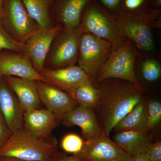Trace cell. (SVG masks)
<instances>
[{"label":"cell","mask_w":161,"mask_h":161,"mask_svg":"<svg viewBox=\"0 0 161 161\" xmlns=\"http://www.w3.org/2000/svg\"><path fill=\"white\" fill-rule=\"evenodd\" d=\"M94 84L98 92L94 112L103 133L109 136L115 126L143 99L145 91L141 84L115 78Z\"/></svg>","instance_id":"1"},{"label":"cell","mask_w":161,"mask_h":161,"mask_svg":"<svg viewBox=\"0 0 161 161\" xmlns=\"http://www.w3.org/2000/svg\"><path fill=\"white\" fill-rule=\"evenodd\" d=\"M113 16L122 34L139 51L148 53L154 49L152 29H161V9L136 13L120 12Z\"/></svg>","instance_id":"2"},{"label":"cell","mask_w":161,"mask_h":161,"mask_svg":"<svg viewBox=\"0 0 161 161\" xmlns=\"http://www.w3.org/2000/svg\"><path fill=\"white\" fill-rule=\"evenodd\" d=\"M58 152L56 143L39 139L23 128L13 133L0 148V157L15 158L26 161H49Z\"/></svg>","instance_id":"3"},{"label":"cell","mask_w":161,"mask_h":161,"mask_svg":"<svg viewBox=\"0 0 161 161\" xmlns=\"http://www.w3.org/2000/svg\"><path fill=\"white\" fill-rule=\"evenodd\" d=\"M80 25L84 32L110 42L113 49L122 46L128 40L121 33L113 15L96 0H90L86 6Z\"/></svg>","instance_id":"4"},{"label":"cell","mask_w":161,"mask_h":161,"mask_svg":"<svg viewBox=\"0 0 161 161\" xmlns=\"http://www.w3.org/2000/svg\"><path fill=\"white\" fill-rule=\"evenodd\" d=\"M141 56V52L129 40L117 49L112 48L108 58L98 72L94 83L115 78L141 84L136 78L135 70L136 60Z\"/></svg>","instance_id":"5"},{"label":"cell","mask_w":161,"mask_h":161,"mask_svg":"<svg viewBox=\"0 0 161 161\" xmlns=\"http://www.w3.org/2000/svg\"><path fill=\"white\" fill-rule=\"evenodd\" d=\"M1 19L7 32L19 43H26L39 28L27 12L22 0H3Z\"/></svg>","instance_id":"6"},{"label":"cell","mask_w":161,"mask_h":161,"mask_svg":"<svg viewBox=\"0 0 161 161\" xmlns=\"http://www.w3.org/2000/svg\"><path fill=\"white\" fill-rule=\"evenodd\" d=\"M112 50L110 42L94 35L84 32L79 41L77 63L94 80L103 66Z\"/></svg>","instance_id":"7"},{"label":"cell","mask_w":161,"mask_h":161,"mask_svg":"<svg viewBox=\"0 0 161 161\" xmlns=\"http://www.w3.org/2000/svg\"><path fill=\"white\" fill-rule=\"evenodd\" d=\"M83 30L63 27L55 41L45 64L49 69H58L75 65L78 60L79 41Z\"/></svg>","instance_id":"8"},{"label":"cell","mask_w":161,"mask_h":161,"mask_svg":"<svg viewBox=\"0 0 161 161\" xmlns=\"http://www.w3.org/2000/svg\"><path fill=\"white\" fill-rule=\"evenodd\" d=\"M74 155L85 161H131L132 158L103 132L85 141L82 150Z\"/></svg>","instance_id":"9"},{"label":"cell","mask_w":161,"mask_h":161,"mask_svg":"<svg viewBox=\"0 0 161 161\" xmlns=\"http://www.w3.org/2000/svg\"><path fill=\"white\" fill-rule=\"evenodd\" d=\"M61 29L59 23L49 28H38L25 43L24 53L30 59L38 73L40 74L45 68L52 44Z\"/></svg>","instance_id":"10"},{"label":"cell","mask_w":161,"mask_h":161,"mask_svg":"<svg viewBox=\"0 0 161 161\" xmlns=\"http://www.w3.org/2000/svg\"><path fill=\"white\" fill-rule=\"evenodd\" d=\"M14 76L48 83L33 66L25 54L9 50L0 51V77Z\"/></svg>","instance_id":"11"},{"label":"cell","mask_w":161,"mask_h":161,"mask_svg":"<svg viewBox=\"0 0 161 161\" xmlns=\"http://www.w3.org/2000/svg\"><path fill=\"white\" fill-rule=\"evenodd\" d=\"M41 103L56 115L59 121L75 107L78 105L66 92L57 87L41 81H36Z\"/></svg>","instance_id":"12"},{"label":"cell","mask_w":161,"mask_h":161,"mask_svg":"<svg viewBox=\"0 0 161 161\" xmlns=\"http://www.w3.org/2000/svg\"><path fill=\"white\" fill-rule=\"evenodd\" d=\"M40 74L48 84L68 94L84 82L92 81L85 71L78 65L58 69L44 68Z\"/></svg>","instance_id":"13"},{"label":"cell","mask_w":161,"mask_h":161,"mask_svg":"<svg viewBox=\"0 0 161 161\" xmlns=\"http://www.w3.org/2000/svg\"><path fill=\"white\" fill-rule=\"evenodd\" d=\"M0 111L12 133L22 130L24 111L4 77H0Z\"/></svg>","instance_id":"14"},{"label":"cell","mask_w":161,"mask_h":161,"mask_svg":"<svg viewBox=\"0 0 161 161\" xmlns=\"http://www.w3.org/2000/svg\"><path fill=\"white\" fill-rule=\"evenodd\" d=\"M59 121L56 115L47 109H36L23 113V128L41 140L46 141Z\"/></svg>","instance_id":"15"},{"label":"cell","mask_w":161,"mask_h":161,"mask_svg":"<svg viewBox=\"0 0 161 161\" xmlns=\"http://www.w3.org/2000/svg\"><path fill=\"white\" fill-rule=\"evenodd\" d=\"M60 121L66 127H80L86 141L95 138L103 132L94 111L81 106L75 107Z\"/></svg>","instance_id":"16"},{"label":"cell","mask_w":161,"mask_h":161,"mask_svg":"<svg viewBox=\"0 0 161 161\" xmlns=\"http://www.w3.org/2000/svg\"><path fill=\"white\" fill-rule=\"evenodd\" d=\"M90 0H53V14L65 28L80 26L81 16Z\"/></svg>","instance_id":"17"},{"label":"cell","mask_w":161,"mask_h":161,"mask_svg":"<svg viewBox=\"0 0 161 161\" xmlns=\"http://www.w3.org/2000/svg\"><path fill=\"white\" fill-rule=\"evenodd\" d=\"M14 92L24 112L40 108L41 101L36 80L14 77H4Z\"/></svg>","instance_id":"18"},{"label":"cell","mask_w":161,"mask_h":161,"mask_svg":"<svg viewBox=\"0 0 161 161\" xmlns=\"http://www.w3.org/2000/svg\"><path fill=\"white\" fill-rule=\"evenodd\" d=\"M113 141L131 156L145 153L151 142L148 131L129 130L117 132Z\"/></svg>","instance_id":"19"},{"label":"cell","mask_w":161,"mask_h":161,"mask_svg":"<svg viewBox=\"0 0 161 161\" xmlns=\"http://www.w3.org/2000/svg\"><path fill=\"white\" fill-rule=\"evenodd\" d=\"M26 10L40 28L51 27L53 0H22Z\"/></svg>","instance_id":"20"},{"label":"cell","mask_w":161,"mask_h":161,"mask_svg":"<svg viewBox=\"0 0 161 161\" xmlns=\"http://www.w3.org/2000/svg\"><path fill=\"white\" fill-rule=\"evenodd\" d=\"M147 121V104L143 98L131 112L119 122L113 130L116 132L129 130L148 131Z\"/></svg>","instance_id":"21"},{"label":"cell","mask_w":161,"mask_h":161,"mask_svg":"<svg viewBox=\"0 0 161 161\" xmlns=\"http://www.w3.org/2000/svg\"><path fill=\"white\" fill-rule=\"evenodd\" d=\"M68 94L78 105L94 111L98 99V92L92 80L81 84Z\"/></svg>","instance_id":"22"},{"label":"cell","mask_w":161,"mask_h":161,"mask_svg":"<svg viewBox=\"0 0 161 161\" xmlns=\"http://www.w3.org/2000/svg\"><path fill=\"white\" fill-rule=\"evenodd\" d=\"M24 49L25 43L16 41L9 34L3 26L0 16V51L9 50L24 53Z\"/></svg>","instance_id":"23"},{"label":"cell","mask_w":161,"mask_h":161,"mask_svg":"<svg viewBox=\"0 0 161 161\" xmlns=\"http://www.w3.org/2000/svg\"><path fill=\"white\" fill-rule=\"evenodd\" d=\"M141 72L145 80L150 82L155 81L161 77L160 64L152 58L145 59L141 66Z\"/></svg>","instance_id":"24"},{"label":"cell","mask_w":161,"mask_h":161,"mask_svg":"<svg viewBox=\"0 0 161 161\" xmlns=\"http://www.w3.org/2000/svg\"><path fill=\"white\" fill-rule=\"evenodd\" d=\"M85 141L77 134L69 133L64 136L60 146L64 151L68 153L77 154L82 150Z\"/></svg>","instance_id":"25"},{"label":"cell","mask_w":161,"mask_h":161,"mask_svg":"<svg viewBox=\"0 0 161 161\" xmlns=\"http://www.w3.org/2000/svg\"><path fill=\"white\" fill-rule=\"evenodd\" d=\"M161 104L157 100H152L147 104V128L148 131L153 130L160 122Z\"/></svg>","instance_id":"26"},{"label":"cell","mask_w":161,"mask_h":161,"mask_svg":"<svg viewBox=\"0 0 161 161\" xmlns=\"http://www.w3.org/2000/svg\"><path fill=\"white\" fill-rule=\"evenodd\" d=\"M150 9H153L152 0H122L120 12L136 13Z\"/></svg>","instance_id":"27"},{"label":"cell","mask_w":161,"mask_h":161,"mask_svg":"<svg viewBox=\"0 0 161 161\" xmlns=\"http://www.w3.org/2000/svg\"><path fill=\"white\" fill-rule=\"evenodd\" d=\"M96 1L112 15L117 14L121 11L122 0H96Z\"/></svg>","instance_id":"28"},{"label":"cell","mask_w":161,"mask_h":161,"mask_svg":"<svg viewBox=\"0 0 161 161\" xmlns=\"http://www.w3.org/2000/svg\"><path fill=\"white\" fill-rule=\"evenodd\" d=\"M150 161H161V142H150L146 151Z\"/></svg>","instance_id":"29"},{"label":"cell","mask_w":161,"mask_h":161,"mask_svg":"<svg viewBox=\"0 0 161 161\" xmlns=\"http://www.w3.org/2000/svg\"><path fill=\"white\" fill-rule=\"evenodd\" d=\"M12 133L0 111V148L5 145Z\"/></svg>","instance_id":"30"},{"label":"cell","mask_w":161,"mask_h":161,"mask_svg":"<svg viewBox=\"0 0 161 161\" xmlns=\"http://www.w3.org/2000/svg\"><path fill=\"white\" fill-rule=\"evenodd\" d=\"M49 161H85L75 155L68 156L58 152L55 153Z\"/></svg>","instance_id":"31"},{"label":"cell","mask_w":161,"mask_h":161,"mask_svg":"<svg viewBox=\"0 0 161 161\" xmlns=\"http://www.w3.org/2000/svg\"><path fill=\"white\" fill-rule=\"evenodd\" d=\"M131 161H150L147 153H142L139 155L132 156Z\"/></svg>","instance_id":"32"},{"label":"cell","mask_w":161,"mask_h":161,"mask_svg":"<svg viewBox=\"0 0 161 161\" xmlns=\"http://www.w3.org/2000/svg\"><path fill=\"white\" fill-rule=\"evenodd\" d=\"M153 9H161V0H152Z\"/></svg>","instance_id":"33"},{"label":"cell","mask_w":161,"mask_h":161,"mask_svg":"<svg viewBox=\"0 0 161 161\" xmlns=\"http://www.w3.org/2000/svg\"><path fill=\"white\" fill-rule=\"evenodd\" d=\"M0 161H26L15 158L9 157H0Z\"/></svg>","instance_id":"34"},{"label":"cell","mask_w":161,"mask_h":161,"mask_svg":"<svg viewBox=\"0 0 161 161\" xmlns=\"http://www.w3.org/2000/svg\"><path fill=\"white\" fill-rule=\"evenodd\" d=\"M3 0H0V16L1 15V13H2V6H3Z\"/></svg>","instance_id":"35"}]
</instances>
